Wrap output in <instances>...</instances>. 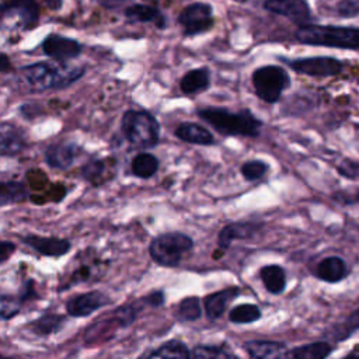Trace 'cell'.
Returning <instances> with one entry per match:
<instances>
[{"instance_id":"cell-35","label":"cell","mask_w":359,"mask_h":359,"mask_svg":"<svg viewBox=\"0 0 359 359\" xmlns=\"http://www.w3.org/2000/svg\"><path fill=\"white\" fill-rule=\"evenodd\" d=\"M189 359H236L227 351L217 346H196L189 352Z\"/></svg>"},{"instance_id":"cell-19","label":"cell","mask_w":359,"mask_h":359,"mask_svg":"<svg viewBox=\"0 0 359 359\" xmlns=\"http://www.w3.org/2000/svg\"><path fill=\"white\" fill-rule=\"evenodd\" d=\"M174 135L187 143H192V144H201V146H209V144H215V137L213 135L203 126L194 123V122H182L180 123L175 130Z\"/></svg>"},{"instance_id":"cell-7","label":"cell","mask_w":359,"mask_h":359,"mask_svg":"<svg viewBox=\"0 0 359 359\" xmlns=\"http://www.w3.org/2000/svg\"><path fill=\"white\" fill-rule=\"evenodd\" d=\"M39 18V7L35 0H11L0 6V29H31Z\"/></svg>"},{"instance_id":"cell-36","label":"cell","mask_w":359,"mask_h":359,"mask_svg":"<svg viewBox=\"0 0 359 359\" xmlns=\"http://www.w3.org/2000/svg\"><path fill=\"white\" fill-rule=\"evenodd\" d=\"M337 172L348 180H359V161L352 158H342L337 165Z\"/></svg>"},{"instance_id":"cell-39","label":"cell","mask_w":359,"mask_h":359,"mask_svg":"<svg viewBox=\"0 0 359 359\" xmlns=\"http://www.w3.org/2000/svg\"><path fill=\"white\" fill-rule=\"evenodd\" d=\"M15 248L17 245L8 240L0 241V265L7 262L11 258V255L15 252Z\"/></svg>"},{"instance_id":"cell-3","label":"cell","mask_w":359,"mask_h":359,"mask_svg":"<svg viewBox=\"0 0 359 359\" xmlns=\"http://www.w3.org/2000/svg\"><path fill=\"white\" fill-rule=\"evenodd\" d=\"M83 74H84V69L69 67L62 62L59 65L41 62V63H34L21 69L22 79L34 90H49V88L65 87L79 80Z\"/></svg>"},{"instance_id":"cell-43","label":"cell","mask_w":359,"mask_h":359,"mask_svg":"<svg viewBox=\"0 0 359 359\" xmlns=\"http://www.w3.org/2000/svg\"><path fill=\"white\" fill-rule=\"evenodd\" d=\"M105 7H116L122 3H125L126 0H100Z\"/></svg>"},{"instance_id":"cell-41","label":"cell","mask_w":359,"mask_h":359,"mask_svg":"<svg viewBox=\"0 0 359 359\" xmlns=\"http://www.w3.org/2000/svg\"><path fill=\"white\" fill-rule=\"evenodd\" d=\"M146 304L147 306H151V307H158L161 304H164V292L161 290H156V292H151L149 293L147 296L143 297Z\"/></svg>"},{"instance_id":"cell-42","label":"cell","mask_w":359,"mask_h":359,"mask_svg":"<svg viewBox=\"0 0 359 359\" xmlns=\"http://www.w3.org/2000/svg\"><path fill=\"white\" fill-rule=\"evenodd\" d=\"M10 69H11V62H10L8 56L4 53H0V73L8 72Z\"/></svg>"},{"instance_id":"cell-21","label":"cell","mask_w":359,"mask_h":359,"mask_svg":"<svg viewBox=\"0 0 359 359\" xmlns=\"http://www.w3.org/2000/svg\"><path fill=\"white\" fill-rule=\"evenodd\" d=\"M210 84V72L206 67H198L187 72L181 81L180 88L185 95L201 94L209 88Z\"/></svg>"},{"instance_id":"cell-46","label":"cell","mask_w":359,"mask_h":359,"mask_svg":"<svg viewBox=\"0 0 359 359\" xmlns=\"http://www.w3.org/2000/svg\"><path fill=\"white\" fill-rule=\"evenodd\" d=\"M356 199L359 201V191H358V194H356Z\"/></svg>"},{"instance_id":"cell-45","label":"cell","mask_w":359,"mask_h":359,"mask_svg":"<svg viewBox=\"0 0 359 359\" xmlns=\"http://www.w3.org/2000/svg\"><path fill=\"white\" fill-rule=\"evenodd\" d=\"M0 359H13V358H10V356H6V355H3V353L0 352Z\"/></svg>"},{"instance_id":"cell-18","label":"cell","mask_w":359,"mask_h":359,"mask_svg":"<svg viewBox=\"0 0 359 359\" xmlns=\"http://www.w3.org/2000/svg\"><path fill=\"white\" fill-rule=\"evenodd\" d=\"M76 157V146L67 142H60V143H52L48 146L45 150V160L46 163L59 170H66L69 168Z\"/></svg>"},{"instance_id":"cell-14","label":"cell","mask_w":359,"mask_h":359,"mask_svg":"<svg viewBox=\"0 0 359 359\" xmlns=\"http://www.w3.org/2000/svg\"><path fill=\"white\" fill-rule=\"evenodd\" d=\"M67 318V314H60L57 311H46L41 314L38 318L29 321L27 324V330L36 337L46 338L49 335L60 332L65 328Z\"/></svg>"},{"instance_id":"cell-9","label":"cell","mask_w":359,"mask_h":359,"mask_svg":"<svg viewBox=\"0 0 359 359\" xmlns=\"http://www.w3.org/2000/svg\"><path fill=\"white\" fill-rule=\"evenodd\" d=\"M285 63L294 72L313 77H330L338 76L344 63L335 57L330 56H316V57H299V59H285Z\"/></svg>"},{"instance_id":"cell-27","label":"cell","mask_w":359,"mask_h":359,"mask_svg":"<svg viewBox=\"0 0 359 359\" xmlns=\"http://www.w3.org/2000/svg\"><path fill=\"white\" fill-rule=\"evenodd\" d=\"M24 304L25 302L20 290L11 293L8 290L0 289V321H8L17 317L21 313Z\"/></svg>"},{"instance_id":"cell-6","label":"cell","mask_w":359,"mask_h":359,"mask_svg":"<svg viewBox=\"0 0 359 359\" xmlns=\"http://www.w3.org/2000/svg\"><path fill=\"white\" fill-rule=\"evenodd\" d=\"M254 91L259 100L268 104L279 101L282 93L289 87L290 77L285 69L275 65L261 66L251 76Z\"/></svg>"},{"instance_id":"cell-15","label":"cell","mask_w":359,"mask_h":359,"mask_svg":"<svg viewBox=\"0 0 359 359\" xmlns=\"http://www.w3.org/2000/svg\"><path fill=\"white\" fill-rule=\"evenodd\" d=\"M245 351L254 359H287L286 345L276 341L252 339L244 344Z\"/></svg>"},{"instance_id":"cell-25","label":"cell","mask_w":359,"mask_h":359,"mask_svg":"<svg viewBox=\"0 0 359 359\" xmlns=\"http://www.w3.org/2000/svg\"><path fill=\"white\" fill-rule=\"evenodd\" d=\"M316 275L325 282L335 283L345 278L346 275V264L339 257H327L317 265Z\"/></svg>"},{"instance_id":"cell-10","label":"cell","mask_w":359,"mask_h":359,"mask_svg":"<svg viewBox=\"0 0 359 359\" xmlns=\"http://www.w3.org/2000/svg\"><path fill=\"white\" fill-rule=\"evenodd\" d=\"M111 303V297L101 290H90L84 293H79L72 296L65 303V310L69 317L84 318L100 309L108 306Z\"/></svg>"},{"instance_id":"cell-40","label":"cell","mask_w":359,"mask_h":359,"mask_svg":"<svg viewBox=\"0 0 359 359\" xmlns=\"http://www.w3.org/2000/svg\"><path fill=\"white\" fill-rule=\"evenodd\" d=\"M338 11H339V14H342V15H355V14L359 13V3L355 1V0L342 1V3L338 6Z\"/></svg>"},{"instance_id":"cell-16","label":"cell","mask_w":359,"mask_h":359,"mask_svg":"<svg viewBox=\"0 0 359 359\" xmlns=\"http://www.w3.org/2000/svg\"><path fill=\"white\" fill-rule=\"evenodd\" d=\"M261 229V224L251 223V222H236L224 226L217 237V244L220 248L226 250L234 240L240 238H250L252 237L258 230Z\"/></svg>"},{"instance_id":"cell-23","label":"cell","mask_w":359,"mask_h":359,"mask_svg":"<svg viewBox=\"0 0 359 359\" xmlns=\"http://www.w3.org/2000/svg\"><path fill=\"white\" fill-rule=\"evenodd\" d=\"M98 265L97 264H87V262H81L77 266H74L70 273L62 280L60 286H59V292H63L66 289H70L73 286L81 285V283H87V282H94L93 279L97 278V269Z\"/></svg>"},{"instance_id":"cell-2","label":"cell","mask_w":359,"mask_h":359,"mask_svg":"<svg viewBox=\"0 0 359 359\" xmlns=\"http://www.w3.org/2000/svg\"><path fill=\"white\" fill-rule=\"evenodd\" d=\"M297 42L313 46L359 49V27L303 25L294 32Z\"/></svg>"},{"instance_id":"cell-5","label":"cell","mask_w":359,"mask_h":359,"mask_svg":"<svg viewBox=\"0 0 359 359\" xmlns=\"http://www.w3.org/2000/svg\"><path fill=\"white\" fill-rule=\"evenodd\" d=\"M192 247L194 241L189 236L171 231L154 237L149 245V254L156 264L174 268L180 264L184 254L188 252Z\"/></svg>"},{"instance_id":"cell-11","label":"cell","mask_w":359,"mask_h":359,"mask_svg":"<svg viewBox=\"0 0 359 359\" xmlns=\"http://www.w3.org/2000/svg\"><path fill=\"white\" fill-rule=\"evenodd\" d=\"M262 7L276 15L286 17L299 27L309 25L311 10L304 0H264Z\"/></svg>"},{"instance_id":"cell-33","label":"cell","mask_w":359,"mask_h":359,"mask_svg":"<svg viewBox=\"0 0 359 359\" xmlns=\"http://www.w3.org/2000/svg\"><path fill=\"white\" fill-rule=\"evenodd\" d=\"M178 317L182 321H195L201 317V302L198 297L191 296L181 300L178 304Z\"/></svg>"},{"instance_id":"cell-31","label":"cell","mask_w":359,"mask_h":359,"mask_svg":"<svg viewBox=\"0 0 359 359\" xmlns=\"http://www.w3.org/2000/svg\"><path fill=\"white\" fill-rule=\"evenodd\" d=\"M261 318V310L255 304H240L230 310L229 320L234 324H248Z\"/></svg>"},{"instance_id":"cell-26","label":"cell","mask_w":359,"mask_h":359,"mask_svg":"<svg viewBox=\"0 0 359 359\" xmlns=\"http://www.w3.org/2000/svg\"><path fill=\"white\" fill-rule=\"evenodd\" d=\"M332 351V346L325 341L311 342L287 351V359H325Z\"/></svg>"},{"instance_id":"cell-32","label":"cell","mask_w":359,"mask_h":359,"mask_svg":"<svg viewBox=\"0 0 359 359\" xmlns=\"http://www.w3.org/2000/svg\"><path fill=\"white\" fill-rule=\"evenodd\" d=\"M268 168H269V165L264 160H248L241 164L240 172L245 181L252 182V181H258L259 178H262L266 174Z\"/></svg>"},{"instance_id":"cell-30","label":"cell","mask_w":359,"mask_h":359,"mask_svg":"<svg viewBox=\"0 0 359 359\" xmlns=\"http://www.w3.org/2000/svg\"><path fill=\"white\" fill-rule=\"evenodd\" d=\"M130 170L133 175L139 178H150L158 170V160L156 156L150 153H139L137 156L133 157Z\"/></svg>"},{"instance_id":"cell-13","label":"cell","mask_w":359,"mask_h":359,"mask_svg":"<svg viewBox=\"0 0 359 359\" xmlns=\"http://www.w3.org/2000/svg\"><path fill=\"white\" fill-rule=\"evenodd\" d=\"M42 50L46 56L63 62L79 56L81 52V45L76 39L52 34L42 42Z\"/></svg>"},{"instance_id":"cell-4","label":"cell","mask_w":359,"mask_h":359,"mask_svg":"<svg viewBox=\"0 0 359 359\" xmlns=\"http://www.w3.org/2000/svg\"><path fill=\"white\" fill-rule=\"evenodd\" d=\"M121 129L125 137L139 149L154 147L160 139V125L147 111H126L121 121Z\"/></svg>"},{"instance_id":"cell-22","label":"cell","mask_w":359,"mask_h":359,"mask_svg":"<svg viewBox=\"0 0 359 359\" xmlns=\"http://www.w3.org/2000/svg\"><path fill=\"white\" fill-rule=\"evenodd\" d=\"M125 15L130 21L153 22L157 28L165 27V18L163 13L150 4H132L125 10Z\"/></svg>"},{"instance_id":"cell-44","label":"cell","mask_w":359,"mask_h":359,"mask_svg":"<svg viewBox=\"0 0 359 359\" xmlns=\"http://www.w3.org/2000/svg\"><path fill=\"white\" fill-rule=\"evenodd\" d=\"M342 359H359V355L358 353H349V355H346L345 358H342Z\"/></svg>"},{"instance_id":"cell-17","label":"cell","mask_w":359,"mask_h":359,"mask_svg":"<svg viewBox=\"0 0 359 359\" xmlns=\"http://www.w3.org/2000/svg\"><path fill=\"white\" fill-rule=\"evenodd\" d=\"M24 147V133L11 123H0V156H15Z\"/></svg>"},{"instance_id":"cell-12","label":"cell","mask_w":359,"mask_h":359,"mask_svg":"<svg viewBox=\"0 0 359 359\" xmlns=\"http://www.w3.org/2000/svg\"><path fill=\"white\" fill-rule=\"evenodd\" d=\"M21 241L34 251H36L39 255L50 258L63 257L72 248V243L67 238L60 237H42L38 234H28L24 236Z\"/></svg>"},{"instance_id":"cell-28","label":"cell","mask_w":359,"mask_h":359,"mask_svg":"<svg viewBox=\"0 0 359 359\" xmlns=\"http://www.w3.org/2000/svg\"><path fill=\"white\" fill-rule=\"evenodd\" d=\"M259 275H261L262 283L268 292L275 293V294L283 292V289L286 286V275H285V271L282 269V266H279V265L262 266L259 271Z\"/></svg>"},{"instance_id":"cell-38","label":"cell","mask_w":359,"mask_h":359,"mask_svg":"<svg viewBox=\"0 0 359 359\" xmlns=\"http://www.w3.org/2000/svg\"><path fill=\"white\" fill-rule=\"evenodd\" d=\"M18 290H20V293H21V296H22V299H24L25 303L34 302V300L39 299V294H38V290H36V287H35V280H34V279H25V280L21 283V286H20Z\"/></svg>"},{"instance_id":"cell-29","label":"cell","mask_w":359,"mask_h":359,"mask_svg":"<svg viewBox=\"0 0 359 359\" xmlns=\"http://www.w3.org/2000/svg\"><path fill=\"white\" fill-rule=\"evenodd\" d=\"M27 198H28V191L22 182L0 181V206L20 203Z\"/></svg>"},{"instance_id":"cell-24","label":"cell","mask_w":359,"mask_h":359,"mask_svg":"<svg viewBox=\"0 0 359 359\" xmlns=\"http://www.w3.org/2000/svg\"><path fill=\"white\" fill-rule=\"evenodd\" d=\"M139 359H189L187 345L178 339H171L140 356Z\"/></svg>"},{"instance_id":"cell-20","label":"cell","mask_w":359,"mask_h":359,"mask_svg":"<svg viewBox=\"0 0 359 359\" xmlns=\"http://www.w3.org/2000/svg\"><path fill=\"white\" fill-rule=\"evenodd\" d=\"M238 294H240L238 287H227V289H223L220 292H215V293L208 294L203 299V306H205L206 316L210 320L219 318L224 313V310L227 307V303L231 302L233 299H236Z\"/></svg>"},{"instance_id":"cell-1","label":"cell","mask_w":359,"mask_h":359,"mask_svg":"<svg viewBox=\"0 0 359 359\" xmlns=\"http://www.w3.org/2000/svg\"><path fill=\"white\" fill-rule=\"evenodd\" d=\"M198 116L224 136L257 137L262 128V122L248 109L233 112L222 107H206L198 109Z\"/></svg>"},{"instance_id":"cell-8","label":"cell","mask_w":359,"mask_h":359,"mask_svg":"<svg viewBox=\"0 0 359 359\" xmlns=\"http://www.w3.org/2000/svg\"><path fill=\"white\" fill-rule=\"evenodd\" d=\"M178 22L182 27V34L185 36H194L206 32L215 24L213 8L209 3H191L181 10Z\"/></svg>"},{"instance_id":"cell-34","label":"cell","mask_w":359,"mask_h":359,"mask_svg":"<svg viewBox=\"0 0 359 359\" xmlns=\"http://www.w3.org/2000/svg\"><path fill=\"white\" fill-rule=\"evenodd\" d=\"M359 330V309L352 311L339 325L334 327V337L337 341L349 338L355 331Z\"/></svg>"},{"instance_id":"cell-37","label":"cell","mask_w":359,"mask_h":359,"mask_svg":"<svg viewBox=\"0 0 359 359\" xmlns=\"http://www.w3.org/2000/svg\"><path fill=\"white\" fill-rule=\"evenodd\" d=\"M104 171V163L101 160H93V161H88L83 168H81V172H83V177L91 182H97L98 178L101 177Z\"/></svg>"}]
</instances>
